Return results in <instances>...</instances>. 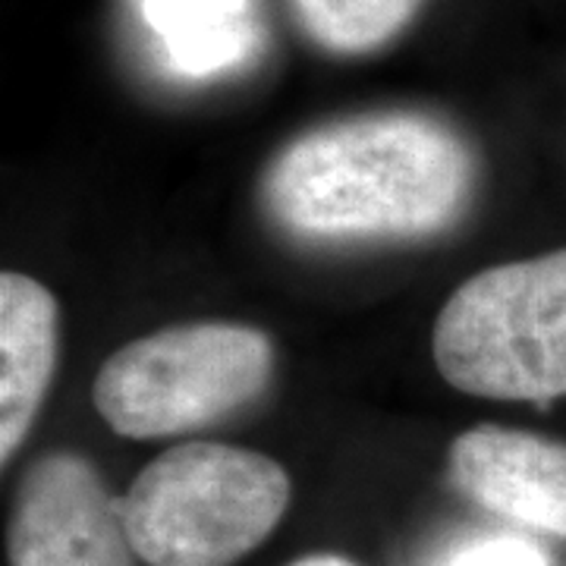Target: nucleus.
I'll use <instances>...</instances> for the list:
<instances>
[{
    "instance_id": "nucleus-1",
    "label": "nucleus",
    "mask_w": 566,
    "mask_h": 566,
    "mask_svg": "<svg viewBox=\"0 0 566 566\" xmlns=\"http://www.w3.org/2000/svg\"><path fill=\"white\" fill-rule=\"evenodd\" d=\"M472 186V148L450 123L375 111L283 145L264 167L262 208L308 243L424 240L463 218Z\"/></svg>"
},
{
    "instance_id": "nucleus-2",
    "label": "nucleus",
    "mask_w": 566,
    "mask_h": 566,
    "mask_svg": "<svg viewBox=\"0 0 566 566\" xmlns=\"http://www.w3.org/2000/svg\"><path fill=\"white\" fill-rule=\"evenodd\" d=\"M293 485L277 460L230 444L164 450L120 497L145 566H233L271 538Z\"/></svg>"
},
{
    "instance_id": "nucleus-3",
    "label": "nucleus",
    "mask_w": 566,
    "mask_h": 566,
    "mask_svg": "<svg viewBox=\"0 0 566 566\" xmlns=\"http://www.w3.org/2000/svg\"><path fill=\"white\" fill-rule=\"evenodd\" d=\"M431 353L447 385L469 397H566V249L485 268L457 286Z\"/></svg>"
},
{
    "instance_id": "nucleus-4",
    "label": "nucleus",
    "mask_w": 566,
    "mask_h": 566,
    "mask_svg": "<svg viewBox=\"0 0 566 566\" xmlns=\"http://www.w3.org/2000/svg\"><path fill=\"white\" fill-rule=\"evenodd\" d=\"M271 371L274 346L259 327L177 324L111 353L98 368L92 403L114 434L174 438L252 403Z\"/></svg>"
},
{
    "instance_id": "nucleus-5",
    "label": "nucleus",
    "mask_w": 566,
    "mask_h": 566,
    "mask_svg": "<svg viewBox=\"0 0 566 566\" xmlns=\"http://www.w3.org/2000/svg\"><path fill=\"white\" fill-rule=\"evenodd\" d=\"M10 566H139L120 497L92 460L44 453L25 469L7 526Z\"/></svg>"
},
{
    "instance_id": "nucleus-6",
    "label": "nucleus",
    "mask_w": 566,
    "mask_h": 566,
    "mask_svg": "<svg viewBox=\"0 0 566 566\" xmlns=\"http://www.w3.org/2000/svg\"><path fill=\"white\" fill-rule=\"evenodd\" d=\"M447 475L463 497L506 523L566 538V441L479 424L450 444Z\"/></svg>"
},
{
    "instance_id": "nucleus-7",
    "label": "nucleus",
    "mask_w": 566,
    "mask_h": 566,
    "mask_svg": "<svg viewBox=\"0 0 566 566\" xmlns=\"http://www.w3.org/2000/svg\"><path fill=\"white\" fill-rule=\"evenodd\" d=\"M61 308L44 283L20 271L0 274V460L29 438L57 368Z\"/></svg>"
},
{
    "instance_id": "nucleus-8",
    "label": "nucleus",
    "mask_w": 566,
    "mask_h": 566,
    "mask_svg": "<svg viewBox=\"0 0 566 566\" xmlns=\"http://www.w3.org/2000/svg\"><path fill=\"white\" fill-rule=\"evenodd\" d=\"M252 0H139L142 22L161 44L164 63L182 80L227 73L259 48Z\"/></svg>"
},
{
    "instance_id": "nucleus-9",
    "label": "nucleus",
    "mask_w": 566,
    "mask_h": 566,
    "mask_svg": "<svg viewBox=\"0 0 566 566\" xmlns=\"http://www.w3.org/2000/svg\"><path fill=\"white\" fill-rule=\"evenodd\" d=\"M424 0H290L308 41L327 54L359 57L394 41Z\"/></svg>"
},
{
    "instance_id": "nucleus-10",
    "label": "nucleus",
    "mask_w": 566,
    "mask_h": 566,
    "mask_svg": "<svg viewBox=\"0 0 566 566\" xmlns=\"http://www.w3.org/2000/svg\"><path fill=\"white\" fill-rule=\"evenodd\" d=\"M434 566H551V560H547L545 547L526 535L497 532V535H482V538L465 542Z\"/></svg>"
},
{
    "instance_id": "nucleus-11",
    "label": "nucleus",
    "mask_w": 566,
    "mask_h": 566,
    "mask_svg": "<svg viewBox=\"0 0 566 566\" xmlns=\"http://www.w3.org/2000/svg\"><path fill=\"white\" fill-rule=\"evenodd\" d=\"M290 566H359V564H353L349 557H340V554H305V557L293 560Z\"/></svg>"
}]
</instances>
